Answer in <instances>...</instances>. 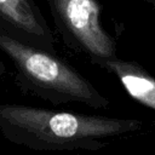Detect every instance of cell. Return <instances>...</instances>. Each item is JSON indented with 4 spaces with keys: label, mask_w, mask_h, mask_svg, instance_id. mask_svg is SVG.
Instances as JSON below:
<instances>
[{
    "label": "cell",
    "mask_w": 155,
    "mask_h": 155,
    "mask_svg": "<svg viewBox=\"0 0 155 155\" xmlns=\"http://www.w3.org/2000/svg\"><path fill=\"white\" fill-rule=\"evenodd\" d=\"M142 126L137 119L0 103L2 137L36 151H98L109 139L137 132Z\"/></svg>",
    "instance_id": "6da1fadb"
},
{
    "label": "cell",
    "mask_w": 155,
    "mask_h": 155,
    "mask_svg": "<svg viewBox=\"0 0 155 155\" xmlns=\"http://www.w3.org/2000/svg\"><path fill=\"white\" fill-rule=\"evenodd\" d=\"M0 51L11 62L22 92L52 105L80 103L92 109L109 105V99L58 53L23 42L1 29Z\"/></svg>",
    "instance_id": "7a4b0ae2"
},
{
    "label": "cell",
    "mask_w": 155,
    "mask_h": 155,
    "mask_svg": "<svg viewBox=\"0 0 155 155\" xmlns=\"http://www.w3.org/2000/svg\"><path fill=\"white\" fill-rule=\"evenodd\" d=\"M54 28L70 51L97 65L117 57L116 42L101 21L98 0H44Z\"/></svg>",
    "instance_id": "3957f363"
},
{
    "label": "cell",
    "mask_w": 155,
    "mask_h": 155,
    "mask_svg": "<svg viewBox=\"0 0 155 155\" xmlns=\"http://www.w3.org/2000/svg\"><path fill=\"white\" fill-rule=\"evenodd\" d=\"M0 29L23 42L57 53L56 35L35 0H0Z\"/></svg>",
    "instance_id": "277c9868"
},
{
    "label": "cell",
    "mask_w": 155,
    "mask_h": 155,
    "mask_svg": "<svg viewBox=\"0 0 155 155\" xmlns=\"http://www.w3.org/2000/svg\"><path fill=\"white\" fill-rule=\"evenodd\" d=\"M97 67L113 74L133 99L155 110V78L140 64L115 57L99 62Z\"/></svg>",
    "instance_id": "5b68a950"
},
{
    "label": "cell",
    "mask_w": 155,
    "mask_h": 155,
    "mask_svg": "<svg viewBox=\"0 0 155 155\" xmlns=\"http://www.w3.org/2000/svg\"><path fill=\"white\" fill-rule=\"evenodd\" d=\"M6 73H7V68H6V65H5V63L0 59V80L6 75Z\"/></svg>",
    "instance_id": "8992f818"
},
{
    "label": "cell",
    "mask_w": 155,
    "mask_h": 155,
    "mask_svg": "<svg viewBox=\"0 0 155 155\" xmlns=\"http://www.w3.org/2000/svg\"><path fill=\"white\" fill-rule=\"evenodd\" d=\"M147 2H149V4H151V5H154L155 6V0H145Z\"/></svg>",
    "instance_id": "52a82bcc"
}]
</instances>
